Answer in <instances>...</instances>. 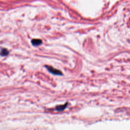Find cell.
Segmentation results:
<instances>
[{
    "mask_svg": "<svg viewBox=\"0 0 130 130\" xmlns=\"http://www.w3.org/2000/svg\"><path fill=\"white\" fill-rule=\"evenodd\" d=\"M46 68L48 70V71L51 73L53 74L57 75H62V73L61 71H59L58 70H57L53 67H50V66H46Z\"/></svg>",
    "mask_w": 130,
    "mask_h": 130,
    "instance_id": "1",
    "label": "cell"
},
{
    "mask_svg": "<svg viewBox=\"0 0 130 130\" xmlns=\"http://www.w3.org/2000/svg\"><path fill=\"white\" fill-rule=\"evenodd\" d=\"M42 40L40 39H32V44L35 46H37L42 44Z\"/></svg>",
    "mask_w": 130,
    "mask_h": 130,
    "instance_id": "2",
    "label": "cell"
},
{
    "mask_svg": "<svg viewBox=\"0 0 130 130\" xmlns=\"http://www.w3.org/2000/svg\"><path fill=\"white\" fill-rule=\"evenodd\" d=\"M67 104H66V105H61V106H57L56 107V110L58 111H63L65 109V108L67 106Z\"/></svg>",
    "mask_w": 130,
    "mask_h": 130,
    "instance_id": "3",
    "label": "cell"
},
{
    "mask_svg": "<svg viewBox=\"0 0 130 130\" xmlns=\"http://www.w3.org/2000/svg\"><path fill=\"white\" fill-rule=\"evenodd\" d=\"M8 53H9V52L8 50L6 49H4L2 50L1 52V55L3 56H7Z\"/></svg>",
    "mask_w": 130,
    "mask_h": 130,
    "instance_id": "4",
    "label": "cell"
}]
</instances>
